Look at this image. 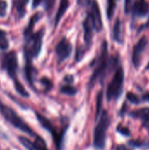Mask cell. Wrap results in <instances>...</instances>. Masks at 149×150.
Returning a JSON list of instances; mask_svg holds the SVG:
<instances>
[{"label": "cell", "mask_w": 149, "mask_h": 150, "mask_svg": "<svg viewBox=\"0 0 149 150\" xmlns=\"http://www.w3.org/2000/svg\"><path fill=\"white\" fill-rule=\"evenodd\" d=\"M119 66V55L109 56L108 52V42L104 40L101 45L100 54L97 58H95L91 63L90 67H94V71L89 81V87L92 88L97 82L104 81L105 78L113 70Z\"/></svg>", "instance_id": "1"}, {"label": "cell", "mask_w": 149, "mask_h": 150, "mask_svg": "<svg viewBox=\"0 0 149 150\" xmlns=\"http://www.w3.org/2000/svg\"><path fill=\"white\" fill-rule=\"evenodd\" d=\"M45 33V27H41L37 32H33L30 35L24 37L23 54L25 63H32V60L37 58L40 54Z\"/></svg>", "instance_id": "2"}, {"label": "cell", "mask_w": 149, "mask_h": 150, "mask_svg": "<svg viewBox=\"0 0 149 150\" xmlns=\"http://www.w3.org/2000/svg\"><path fill=\"white\" fill-rule=\"evenodd\" d=\"M98 118L99 120L94 129L93 146L96 149L103 150L105 147L107 130L111 126V118L106 110L102 111Z\"/></svg>", "instance_id": "3"}, {"label": "cell", "mask_w": 149, "mask_h": 150, "mask_svg": "<svg viewBox=\"0 0 149 150\" xmlns=\"http://www.w3.org/2000/svg\"><path fill=\"white\" fill-rule=\"evenodd\" d=\"M125 83V71L122 65H119L113 75L111 82L106 89V99L108 102L118 101L124 91Z\"/></svg>", "instance_id": "4"}, {"label": "cell", "mask_w": 149, "mask_h": 150, "mask_svg": "<svg viewBox=\"0 0 149 150\" xmlns=\"http://www.w3.org/2000/svg\"><path fill=\"white\" fill-rule=\"evenodd\" d=\"M0 112L2 113L3 117L9 123H11L13 127H15L16 128H18L20 131L29 134L30 136H35L36 135L33 133L32 129L26 124V122L22 118H20L19 115L15 111H13L11 107L3 105L0 107Z\"/></svg>", "instance_id": "5"}, {"label": "cell", "mask_w": 149, "mask_h": 150, "mask_svg": "<svg viewBox=\"0 0 149 150\" xmlns=\"http://www.w3.org/2000/svg\"><path fill=\"white\" fill-rule=\"evenodd\" d=\"M18 60L16 51H9L4 53L1 61V69L6 71L7 75L13 81L14 85L20 83L18 79Z\"/></svg>", "instance_id": "6"}, {"label": "cell", "mask_w": 149, "mask_h": 150, "mask_svg": "<svg viewBox=\"0 0 149 150\" xmlns=\"http://www.w3.org/2000/svg\"><path fill=\"white\" fill-rule=\"evenodd\" d=\"M35 114H36L37 120L40 122V124L52 134L53 140H54V144H55L56 150H61L62 143H63V138H64V134H65V132H66V128L62 129L61 131H58V129L53 125V123L48 119H47L45 116H43V115H41V114H40L38 112H36Z\"/></svg>", "instance_id": "7"}, {"label": "cell", "mask_w": 149, "mask_h": 150, "mask_svg": "<svg viewBox=\"0 0 149 150\" xmlns=\"http://www.w3.org/2000/svg\"><path fill=\"white\" fill-rule=\"evenodd\" d=\"M54 51L57 57V62L61 64L70 57L73 51V46L67 37H62L56 44Z\"/></svg>", "instance_id": "8"}, {"label": "cell", "mask_w": 149, "mask_h": 150, "mask_svg": "<svg viewBox=\"0 0 149 150\" xmlns=\"http://www.w3.org/2000/svg\"><path fill=\"white\" fill-rule=\"evenodd\" d=\"M148 45V39L147 36H142L133 46L132 52V62L135 69H138L141 65L142 54L145 52Z\"/></svg>", "instance_id": "9"}, {"label": "cell", "mask_w": 149, "mask_h": 150, "mask_svg": "<svg viewBox=\"0 0 149 150\" xmlns=\"http://www.w3.org/2000/svg\"><path fill=\"white\" fill-rule=\"evenodd\" d=\"M89 8L90 9L87 11V12L90 16L94 26V30L96 33H101L104 27V24H103L102 14H101V10L98 2L97 0H91Z\"/></svg>", "instance_id": "10"}, {"label": "cell", "mask_w": 149, "mask_h": 150, "mask_svg": "<svg viewBox=\"0 0 149 150\" xmlns=\"http://www.w3.org/2000/svg\"><path fill=\"white\" fill-rule=\"evenodd\" d=\"M83 39H84V47L89 51L92 46L93 36H94V26L90 18V14L87 12L85 18L83 21Z\"/></svg>", "instance_id": "11"}, {"label": "cell", "mask_w": 149, "mask_h": 150, "mask_svg": "<svg viewBox=\"0 0 149 150\" xmlns=\"http://www.w3.org/2000/svg\"><path fill=\"white\" fill-rule=\"evenodd\" d=\"M133 18H143L149 15V2L148 0H135L131 7Z\"/></svg>", "instance_id": "12"}, {"label": "cell", "mask_w": 149, "mask_h": 150, "mask_svg": "<svg viewBox=\"0 0 149 150\" xmlns=\"http://www.w3.org/2000/svg\"><path fill=\"white\" fill-rule=\"evenodd\" d=\"M29 0H12V7L15 11V19L17 21L22 19L26 14V6Z\"/></svg>", "instance_id": "13"}, {"label": "cell", "mask_w": 149, "mask_h": 150, "mask_svg": "<svg viewBox=\"0 0 149 150\" xmlns=\"http://www.w3.org/2000/svg\"><path fill=\"white\" fill-rule=\"evenodd\" d=\"M123 33H124V32H123L122 22L119 18H117L114 22L113 28H112V40L116 43H118L119 45H123L124 41H125Z\"/></svg>", "instance_id": "14"}, {"label": "cell", "mask_w": 149, "mask_h": 150, "mask_svg": "<svg viewBox=\"0 0 149 150\" xmlns=\"http://www.w3.org/2000/svg\"><path fill=\"white\" fill-rule=\"evenodd\" d=\"M43 17V13L40 12V11H38L36 13H33L30 18H29V21H28V24L25 27L24 29V32H23V36L25 37V36H28L30 35L31 33H33V28L35 26V25Z\"/></svg>", "instance_id": "15"}, {"label": "cell", "mask_w": 149, "mask_h": 150, "mask_svg": "<svg viewBox=\"0 0 149 150\" xmlns=\"http://www.w3.org/2000/svg\"><path fill=\"white\" fill-rule=\"evenodd\" d=\"M69 4H70L69 0H61L60 1L59 8H58L57 12H56L55 18H54V29L57 28L61 19L62 18V17L67 12V11H68V9L69 7Z\"/></svg>", "instance_id": "16"}, {"label": "cell", "mask_w": 149, "mask_h": 150, "mask_svg": "<svg viewBox=\"0 0 149 150\" xmlns=\"http://www.w3.org/2000/svg\"><path fill=\"white\" fill-rule=\"evenodd\" d=\"M37 71L32 63H25V76L27 83L29 85L34 89V76L36 75Z\"/></svg>", "instance_id": "17"}, {"label": "cell", "mask_w": 149, "mask_h": 150, "mask_svg": "<svg viewBox=\"0 0 149 150\" xmlns=\"http://www.w3.org/2000/svg\"><path fill=\"white\" fill-rule=\"evenodd\" d=\"M128 115H129V117H131L134 120H139L142 121L143 120H145L149 116V107L145 106V107L135 109L133 111H131L128 113Z\"/></svg>", "instance_id": "18"}, {"label": "cell", "mask_w": 149, "mask_h": 150, "mask_svg": "<svg viewBox=\"0 0 149 150\" xmlns=\"http://www.w3.org/2000/svg\"><path fill=\"white\" fill-rule=\"evenodd\" d=\"M117 8V0H107L106 2V17L108 20H112Z\"/></svg>", "instance_id": "19"}, {"label": "cell", "mask_w": 149, "mask_h": 150, "mask_svg": "<svg viewBox=\"0 0 149 150\" xmlns=\"http://www.w3.org/2000/svg\"><path fill=\"white\" fill-rule=\"evenodd\" d=\"M127 146L133 149H149V142L141 140H130L127 142Z\"/></svg>", "instance_id": "20"}, {"label": "cell", "mask_w": 149, "mask_h": 150, "mask_svg": "<svg viewBox=\"0 0 149 150\" xmlns=\"http://www.w3.org/2000/svg\"><path fill=\"white\" fill-rule=\"evenodd\" d=\"M9 47L10 42L7 38V34L4 30L0 29V50L6 51L9 49Z\"/></svg>", "instance_id": "21"}, {"label": "cell", "mask_w": 149, "mask_h": 150, "mask_svg": "<svg viewBox=\"0 0 149 150\" xmlns=\"http://www.w3.org/2000/svg\"><path fill=\"white\" fill-rule=\"evenodd\" d=\"M103 98H104V91L101 90L97 96V106H96V120L98 119L101 112H102V105H103Z\"/></svg>", "instance_id": "22"}, {"label": "cell", "mask_w": 149, "mask_h": 150, "mask_svg": "<svg viewBox=\"0 0 149 150\" xmlns=\"http://www.w3.org/2000/svg\"><path fill=\"white\" fill-rule=\"evenodd\" d=\"M18 141L27 150H39L38 148L36 147V145L34 144V142H31L29 139H27L26 137H22L19 136L18 137Z\"/></svg>", "instance_id": "23"}, {"label": "cell", "mask_w": 149, "mask_h": 150, "mask_svg": "<svg viewBox=\"0 0 149 150\" xmlns=\"http://www.w3.org/2000/svg\"><path fill=\"white\" fill-rule=\"evenodd\" d=\"M61 92L68 96H75L77 93V89L71 84H64L61 87Z\"/></svg>", "instance_id": "24"}, {"label": "cell", "mask_w": 149, "mask_h": 150, "mask_svg": "<svg viewBox=\"0 0 149 150\" xmlns=\"http://www.w3.org/2000/svg\"><path fill=\"white\" fill-rule=\"evenodd\" d=\"M126 100L128 102H130L131 104H133V105H141L142 103L141 98L137 94H135V93H133L132 91H128L126 93Z\"/></svg>", "instance_id": "25"}, {"label": "cell", "mask_w": 149, "mask_h": 150, "mask_svg": "<svg viewBox=\"0 0 149 150\" xmlns=\"http://www.w3.org/2000/svg\"><path fill=\"white\" fill-rule=\"evenodd\" d=\"M87 52H88V50L85 48L84 46H77L76 52V56H75V61L76 62H81Z\"/></svg>", "instance_id": "26"}, {"label": "cell", "mask_w": 149, "mask_h": 150, "mask_svg": "<svg viewBox=\"0 0 149 150\" xmlns=\"http://www.w3.org/2000/svg\"><path fill=\"white\" fill-rule=\"evenodd\" d=\"M39 150H48L45 141L39 135H35V141L33 142Z\"/></svg>", "instance_id": "27"}, {"label": "cell", "mask_w": 149, "mask_h": 150, "mask_svg": "<svg viewBox=\"0 0 149 150\" xmlns=\"http://www.w3.org/2000/svg\"><path fill=\"white\" fill-rule=\"evenodd\" d=\"M55 3H56V0H42L41 4H43L44 10L47 12H51Z\"/></svg>", "instance_id": "28"}, {"label": "cell", "mask_w": 149, "mask_h": 150, "mask_svg": "<svg viewBox=\"0 0 149 150\" xmlns=\"http://www.w3.org/2000/svg\"><path fill=\"white\" fill-rule=\"evenodd\" d=\"M117 132L125 137H130L131 136V131L129 130V128L127 127L123 126L122 124H119L117 127Z\"/></svg>", "instance_id": "29"}, {"label": "cell", "mask_w": 149, "mask_h": 150, "mask_svg": "<svg viewBox=\"0 0 149 150\" xmlns=\"http://www.w3.org/2000/svg\"><path fill=\"white\" fill-rule=\"evenodd\" d=\"M8 4L5 0H0V17L4 18L7 14Z\"/></svg>", "instance_id": "30"}, {"label": "cell", "mask_w": 149, "mask_h": 150, "mask_svg": "<svg viewBox=\"0 0 149 150\" xmlns=\"http://www.w3.org/2000/svg\"><path fill=\"white\" fill-rule=\"evenodd\" d=\"M40 83L44 85V87L46 88V91H50L53 88V83L52 81L47 78V77H43L40 80Z\"/></svg>", "instance_id": "31"}, {"label": "cell", "mask_w": 149, "mask_h": 150, "mask_svg": "<svg viewBox=\"0 0 149 150\" xmlns=\"http://www.w3.org/2000/svg\"><path fill=\"white\" fill-rule=\"evenodd\" d=\"M133 0H125L124 3V11L126 15H128L131 11V7L133 4Z\"/></svg>", "instance_id": "32"}, {"label": "cell", "mask_w": 149, "mask_h": 150, "mask_svg": "<svg viewBox=\"0 0 149 150\" xmlns=\"http://www.w3.org/2000/svg\"><path fill=\"white\" fill-rule=\"evenodd\" d=\"M127 110H128V105H127V103H126V102H125V103L123 104V105H122L121 109H120L119 115H120L121 117H124V116L126 114Z\"/></svg>", "instance_id": "33"}, {"label": "cell", "mask_w": 149, "mask_h": 150, "mask_svg": "<svg viewBox=\"0 0 149 150\" xmlns=\"http://www.w3.org/2000/svg\"><path fill=\"white\" fill-rule=\"evenodd\" d=\"M91 0H77V4L80 6H83V7H89V5L90 4Z\"/></svg>", "instance_id": "34"}, {"label": "cell", "mask_w": 149, "mask_h": 150, "mask_svg": "<svg viewBox=\"0 0 149 150\" xmlns=\"http://www.w3.org/2000/svg\"><path fill=\"white\" fill-rule=\"evenodd\" d=\"M141 125H142V127L145 128L149 133V116L141 121Z\"/></svg>", "instance_id": "35"}, {"label": "cell", "mask_w": 149, "mask_h": 150, "mask_svg": "<svg viewBox=\"0 0 149 150\" xmlns=\"http://www.w3.org/2000/svg\"><path fill=\"white\" fill-rule=\"evenodd\" d=\"M141 99L142 103H149V91H146L145 93H143L141 97Z\"/></svg>", "instance_id": "36"}, {"label": "cell", "mask_w": 149, "mask_h": 150, "mask_svg": "<svg viewBox=\"0 0 149 150\" xmlns=\"http://www.w3.org/2000/svg\"><path fill=\"white\" fill-rule=\"evenodd\" d=\"M148 28H149V18H148V21H147L145 24L141 25L139 27V29H138L137 33H141V32H142L144 29H148Z\"/></svg>", "instance_id": "37"}, {"label": "cell", "mask_w": 149, "mask_h": 150, "mask_svg": "<svg viewBox=\"0 0 149 150\" xmlns=\"http://www.w3.org/2000/svg\"><path fill=\"white\" fill-rule=\"evenodd\" d=\"M64 81H65L68 84H71V83L74 82V76H71V75H67V76L64 77Z\"/></svg>", "instance_id": "38"}, {"label": "cell", "mask_w": 149, "mask_h": 150, "mask_svg": "<svg viewBox=\"0 0 149 150\" xmlns=\"http://www.w3.org/2000/svg\"><path fill=\"white\" fill-rule=\"evenodd\" d=\"M42 3V0H32V9H35L37 7H39Z\"/></svg>", "instance_id": "39"}, {"label": "cell", "mask_w": 149, "mask_h": 150, "mask_svg": "<svg viewBox=\"0 0 149 150\" xmlns=\"http://www.w3.org/2000/svg\"><path fill=\"white\" fill-rule=\"evenodd\" d=\"M116 150H132L127 145H119V146H117V148H116Z\"/></svg>", "instance_id": "40"}, {"label": "cell", "mask_w": 149, "mask_h": 150, "mask_svg": "<svg viewBox=\"0 0 149 150\" xmlns=\"http://www.w3.org/2000/svg\"><path fill=\"white\" fill-rule=\"evenodd\" d=\"M145 71H148V70H149V62L147 64V66H146V68H145V69H144Z\"/></svg>", "instance_id": "41"}, {"label": "cell", "mask_w": 149, "mask_h": 150, "mask_svg": "<svg viewBox=\"0 0 149 150\" xmlns=\"http://www.w3.org/2000/svg\"><path fill=\"white\" fill-rule=\"evenodd\" d=\"M2 105H3V104H2V102H1V100H0V107H1Z\"/></svg>", "instance_id": "42"}]
</instances>
